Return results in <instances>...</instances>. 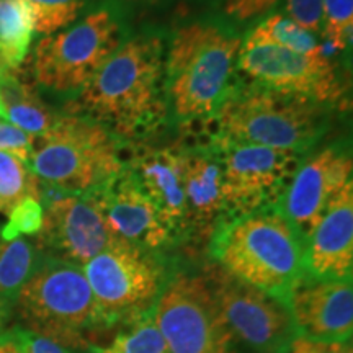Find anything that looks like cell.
<instances>
[{"mask_svg":"<svg viewBox=\"0 0 353 353\" xmlns=\"http://www.w3.org/2000/svg\"><path fill=\"white\" fill-rule=\"evenodd\" d=\"M286 353H353L350 342H330L296 334L291 337Z\"/></svg>","mask_w":353,"mask_h":353,"instance_id":"obj_31","label":"cell"},{"mask_svg":"<svg viewBox=\"0 0 353 353\" xmlns=\"http://www.w3.org/2000/svg\"><path fill=\"white\" fill-rule=\"evenodd\" d=\"M352 180V157L329 148L299 167L276 203V211L306 244L330 200Z\"/></svg>","mask_w":353,"mask_h":353,"instance_id":"obj_14","label":"cell"},{"mask_svg":"<svg viewBox=\"0 0 353 353\" xmlns=\"http://www.w3.org/2000/svg\"><path fill=\"white\" fill-rule=\"evenodd\" d=\"M322 32L335 51L350 48L353 0H322Z\"/></svg>","mask_w":353,"mask_h":353,"instance_id":"obj_27","label":"cell"},{"mask_svg":"<svg viewBox=\"0 0 353 353\" xmlns=\"http://www.w3.org/2000/svg\"><path fill=\"white\" fill-rule=\"evenodd\" d=\"M211 120L214 141L257 144L303 154L325 130V105L255 85L229 94Z\"/></svg>","mask_w":353,"mask_h":353,"instance_id":"obj_3","label":"cell"},{"mask_svg":"<svg viewBox=\"0 0 353 353\" xmlns=\"http://www.w3.org/2000/svg\"><path fill=\"white\" fill-rule=\"evenodd\" d=\"M101 322L138 321L162 291V272L151 252L118 242L82 267Z\"/></svg>","mask_w":353,"mask_h":353,"instance_id":"obj_9","label":"cell"},{"mask_svg":"<svg viewBox=\"0 0 353 353\" xmlns=\"http://www.w3.org/2000/svg\"><path fill=\"white\" fill-rule=\"evenodd\" d=\"M304 267L321 280H352L353 180L335 195L306 239Z\"/></svg>","mask_w":353,"mask_h":353,"instance_id":"obj_17","label":"cell"},{"mask_svg":"<svg viewBox=\"0 0 353 353\" xmlns=\"http://www.w3.org/2000/svg\"><path fill=\"white\" fill-rule=\"evenodd\" d=\"M12 306L19 327L68 350L88 347V334L103 324L82 267L44 255Z\"/></svg>","mask_w":353,"mask_h":353,"instance_id":"obj_5","label":"cell"},{"mask_svg":"<svg viewBox=\"0 0 353 353\" xmlns=\"http://www.w3.org/2000/svg\"><path fill=\"white\" fill-rule=\"evenodd\" d=\"M223 172L226 216L275 208L301 164V154L257 144L214 141L213 151Z\"/></svg>","mask_w":353,"mask_h":353,"instance_id":"obj_10","label":"cell"},{"mask_svg":"<svg viewBox=\"0 0 353 353\" xmlns=\"http://www.w3.org/2000/svg\"><path fill=\"white\" fill-rule=\"evenodd\" d=\"M0 112L2 120L32 136L51 130L59 118L41 99L37 87L25 82L13 70H7L0 79Z\"/></svg>","mask_w":353,"mask_h":353,"instance_id":"obj_20","label":"cell"},{"mask_svg":"<svg viewBox=\"0 0 353 353\" xmlns=\"http://www.w3.org/2000/svg\"><path fill=\"white\" fill-rule=\"evenodd\" d=\"M26 200L43 203L39 180L20 157L0 152V214L8 218Z\"/></svg>","mask_w":353,"mask_h":353,"instance_id":"obj_24","label":"cell"},{"mask_svg":"<svg viewBox=\"0 0 353 353\" xmlns=\"http://www.w3.org/2000/svg\"><path fill=\"white\" fill-rule=\"evenodd\" d=\"M278 0H224V10L237 20H250L270 12Z\"/></svg>","mask_w":353,"mask_h":353,"instance_id":"obj_33","label":"cell"},{"mask_svg":"<svg viewBox=\"0 0 353 353\" xmlns=\"http://www.w3.org/2000/svg\"><path fill=\"white\" fill-rule=\"evenodd\" d=\"M43 203L38 200H26L8 216L7 224L2 229L3 236L8 239L23 236H34L41 228Z\"/></svg>","mask_w":353,"mask_h":353,"instance_id":"obj_28","label":"cell"},{"mask_svg":"<svg viewBox=\"0 0 353 353\" xmlns=\"http://www.w3.org/2000/svg\"><path fill=\"white\" fill-rule=\"evenodd\" d=\"M169 353H236V341L203 275H176L151 309Z\"/></svg>","mask_w":353,"mask_h":353,"instance_id":"obj_8","label":"cell"},{"mask_svg":"<svg viewBox=\"0 0 353 353\" xmlns=\"http://www.w3.org/2000/svg\"><path fill=\"white\" fill-rule=\"evenodd\" d=\"M0 353H23L10 332L0 334Z\"/></svg>","mask_w":353,"mask_h":353,"instance_id":"obj_34","label":"cell"},{"mask_svg":"<svg viewBox=\"0 0 353 353\" xmlns=\"http://www.w3.org/2000/svg\"><path fill=\"white\" fill-rule=\"evenodd\" d=\"M41 259V254L25 237L3 236L0 229V298L13 304L17 294Z\"/></svg>","mask_w":353,"mask_h":353,"instance_id":"obj_22","label":"cell"},{"mask_svg":"<svg viewBox=\"0 0 353 353\" xmlns=\"http://www.w3.org/2000/svg\"><path fill=\"white\" fill-rule=\"evenodd\" d=\"M120 44V23L112 10L88 13L39 39L33 54L34 79L57 94L81 92Z\"/></svg>","mask_w":353,"mask_h":353,"instance_id":"obj_7","label":"cell"},{"mask_svg":"<svg viewBox=\"0 0 353 353\" xmlns=\"http://www.w3.org/2000/svg\"><path fill=\"white\" fill-rule=\"evenodd\" d=\"M306 244L275 208L232 218L211 236V254L223 270L286 306L306 273Z\"/></svg>","mask_w":353,"mask_h":353,"instance_id":"obj_2","label":"cell"},{"mask_svg":"<svg viewBox=\"0 0 353 353\" xmlns=\"http://www.w3.org/2000/svg\"><path fill=\"white\" fill-rule=\"evenodd\" d=\"M237 65L259 87L307 97L324 105L341 95L335 69L327 56L307 57L273 44L244 41L237 54Z\"/></svg>","mask_w":353,"mask_h":353,"instance_id":"obj_13","label":"cell"},{"mask_svg":"<svg viewBox=\"0 0 353 353\" xmlns=\"http://www.w3.org/2000/svg\"><path fill=\"white\" fill-rule=\"evenodd\" d=\"M8 311H10V304H7L2 298H0V329H2V325L6 324Z\"/></svg>","mask_w":353,"mask_h":353,"instance_id":"obj_35","label":"cell"},{"mask_svg":"<svg viewBox=\"0 0 353 353\" xmlns=\"http://www.w3.org/2000/svg\"><path fill=\"white\" fill-rule=\"evenodd\" d=\"M7 70H10V69H7V68H6V65H3V63H2V61H0V79H2V77H3V74H6V72H7Z\"/></svg>","mask_w":353,"mask_h":353,"instance_id":"obj_36","label":"cell"},{"mask_svg":"<svg viewBox=\"0 0 353 353\" xmlns=\"http://www.w3.org/2000/svg\"><path fill=\"white\" fill-rule=\"evenodd\" d=\"M241 38L213 23H190L176 32L165 64V83L180 120L211 118L231 94Z\"/></svg>","mask_w":353,"mask_h":353,"instance_id":"obj_4","label":"cell"},{"mask_svg":"<svg viewBox=\"0 0 353 353\" xmlns=\"http://www.w3.org/2000/svg\"><path fill=\"white\" fill-rule=\"evenodd\" d=\"M34 17L28 0H0V61L15 70L33 41Z\"/></svg>","mask_w":353,"mask_h":353,"instance_id":"obj_21","label":"cell"},{"mask_svg":"<svg viewBox=\"0 0 353 353\" xmlns=\"http://www.w3.org/2000/svg\"><path fill=\"white\" fill-rule=\"evenodd\" d=\"M162 44L157 38L121 43L94 79L79 92V110L120 136H138L164 112Z\"/></svg>","mask_w":353,"mask_h":353,"instance_id":"obj_1","label":"cell"},{"mask_svg":"<svg viewBox=\"0 0 353 353\" xmlns=\"http://www.w3.org/2000/svg\"><path fill=\"white\" fill-rule=\"evenodd\" d=\"M247 43L259 44H273V46L283 48V50L293 51L296 54L307 57H322L325 56L324 48L317 41L316 34L304 30L293 20L285 15H272L247 34Z\"/></svg>","mask_w":353,"mask_h":353,"instance_id":"obj_23","label":"cell"},{"mask_svg":"<svg viewBox=\"0 0 353 353\" xmlns=\"http://www.w3.org/2000/svg\"><path fill=\"white\" fill-rule=\"evenodd\" d=\"M286 307L298 334L319 341H352V280H321L304 273L291 290Z\"/></svg>","mask_w":353,"mask_h":353,"instance_id":"obj_15","label":"cell"},{"mask_svg":"<svg viewBox=\"0 0 353 353\" xmlns=\"http://www.w3.org/2000/svg\"><path fill=\"white\" fill-rule=\"evenodd\" d=\"M8 332L15 339V342L19 343L23 353H69L68 348L57 345L56 342L39 337V335H34L21 327H13Z\"/></svg>","mask_w":353,"mask_h":353,"instance_id":"obj_32","label":"cell"},{"mask_svg":"<svg viewBox=\"0 0 353 353\" xmlns=\"http://www.w3.org/2000/svg\"><path fill=\"white\" fill-rule=\"evenodd\" d=\"M211 294L234 341L260 353H275L293 334L288 307L231 273L210 265L205 273Z\"/></svg>","mask_w":353,"mask_h":353,"instance_id":"obj_11","label":"cell"},{"mask_svg":"<svg viewBox=\"0 0 353 353\" xmlns=\"http://www.w3.org/2000/svg\"><path fill=\"white\" fill-rule=\"evenodd\" d=\"M187 228L210 239L226 216L223 172L213 152H182Z\"/></svg>","mask_w":353,"mask_h":353,"instance_id":"obj_19","label":"cell"},{"mask_svg":"<svg viewBox=\"0 0 353 353\" xmlns=\"http://www.w3.org/2000/svg\"><path fill=\"white\" fill-rule=\"evenodd\" d=\"M92 353H169V350L149 312L130 322L108 345L94 348Z\"/></svg>","mask_w":353,"mask_h":353,"instance_id":"obj_25","label":"cell"},{"mask_svg":"<svg viewBox=\"0 0 353 353\" xmlns=\"http://www.w3.org/2000/svg\"><path fill=\"white\" fill-rule=\"evenodd\" d=\"M288 19L312 34L322 32V0H285Z\"/></svg>","mask_w":353,"mask_h":353,"instance_id":"obj_29","label":"cell"},{"mask_svg":"<svg viewBox=\"0 0 353 353\" xmlns=\"http://www.w3.org/2000/svg\"><path fill=\"white\" fill-rule=\"evenodd\" d=\"M28 165L61 195L94 192L123 170L112 131L79 113L59 114L34 138Z\"/></svg>","mask_w":353,"mask_h":353,"instance_id":"obj_6","label":"cell"},{"mask_svg":"<svg viewBox=\"0 0 353 353\" xmlns=\"http://www.w3.org/2000/svg\"><path fill=\"white\" fill-rule=\"evenodd\" d=\"M118 242L95 192L52 198L43 206L41 228L34 234L39 254L77 267Z\"/></svg>","mask_w":353,"mask_h":353,"instance_id":"obj_12","label":"cell"},{"mask_svg":"<svg viewBox=\"0 0 353 353\" xmlns=\"http://www.w3.org/2000/svg\"><path fill=\"white\" fill-rule=\"evenodd\" d=\"M159 211L172 237L187 229L182 152L175 149H145L136 154L130 169Z\"/></svg>","mask_w":353,"mask_h":353,"instance_id":"obj_18","label":"cell"},{"mask_svg":"<svg viewBox=\"0 0 353 353\" xmlns=\"http://www.w3.org/2000/svg\"><path fill=\"white\" fill-rule=\"evenodd\" d=\"M94 192L108 226L118 239L148 252L162 249L174 239L151 198L130 170L123 169Z\"/></svg>","mask_w":353,"mask_h":353,"instance_id":"obj_16","label":"cell"},{"mask_svg":"<svg viewBox=\"0 0 353 353\" xmlns=\"http://www.w3.org/2000/svg\"><path fill=\"white\" fill-rule=\"evenodd\" d=\"M37 136L21 131L20 128L10 125V123L0 118V152L12 154L20 157L28 164L32 156L33 143Z\"/></svg>","mask_w":353,"mask_h":353,"instance_id":"obj_30","label":"cell"},{"mask_svg":"<svg viewBox=\"0 0 353 353\" xmlns=\"http://www.w3.org/2000/svg\"><path fill=\"white\" fill-rule=\"evenodd\" d=\"M34 17V32L54 34L79 19L85 0H28Z\"/></svg>","mask_w":353,"mask_h":353,"instance_id":"obj_26","label":"cell"}]
</instances>
